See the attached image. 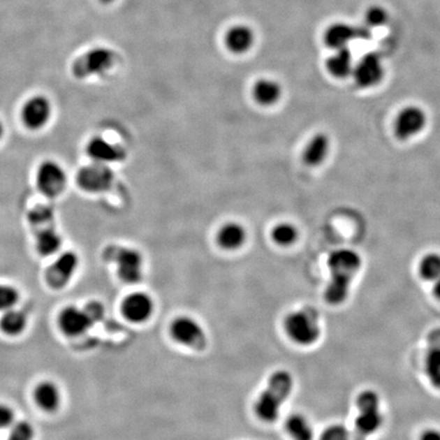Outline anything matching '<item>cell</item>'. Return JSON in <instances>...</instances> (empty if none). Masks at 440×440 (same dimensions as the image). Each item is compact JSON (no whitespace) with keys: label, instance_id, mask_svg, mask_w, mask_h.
Listing matches in <instances>:
<instances>
[{"label":"cell","instance_id":"4316f807","mask_svg":"<svg viewBox=\"0 0 440 440\" xmlns=\"http://www.w3.org/2000/svg\"><path fill=\"white\" fill-rule=\"evenodd\" d=\"M28 222L31 230L55 223L54 209L49 204H38L29 211Z\"/></svg>","mask_w":440,"mask_h":440},{"label":"cell","instance_id":"4fadbf2b","mask_svg":"<svg viewBox=\"0 0 440 440\" xmlns=\"http://www.w3.org/2000/svg\"><path fill=\"white\" fill-rule=\"evenodd\" d=\"M425 124V111L418 106H406L395 119V133L399 140H409L419 134Z\"/></svg>","mask_w":440,"mask_h":440},{"label":"cell","instance_id":"cb8c5ba5","mask_svg":"<svg viewBox=\"0 0 440 440\" xmlns=\"http://www.w3.org/2000/svg\"><path fill=\"white\" fill-rule=\"evenodd\" d=\"M355 39V27L348 24H333L325 34L326 43L335 50L348 47L349 44Z\"/></svg>","mask_w":440,"mask_h":440},{"label":"cell","instance_id":"ba28073f","mask_svg":"<svg viewBox=\"0 0 440 440\" xmlns=\"http://www.w3.org/2000/svg\"><path fill=\"white\" fill-rule=\"evenodd\" d=\"M77 183L80 189L87 193H105L110 190L115 183V173L108 164L92 162L79 170Z\"/></svg>","mask_w":440,"mask_h":440},{"label":"cell","instance_id":"9c48e42d","mask_svg":"<svg viewBox=\"0 0 440 440\" xmlns=\"http://www.w3.org/2000/svg\"><path fill=\"white\" fill-rule=\"evenodd\" d=\"M170 335L183 346L202 351L207 346V335L199 322L192 317L181 316L173 320Z\"/></svg>","mask_w":440,"mask_h":440},{"label":"cell","instance_id":"9a60e30c","mask_svg":"<svg viewBox=\"0 0 440 440\" xmlns=\"http://www.w3.org/2000/svg\"><path fill=\"white\" fill-rule=\"evenodd\" d=\"M87 154L97 163L108 164L121 162L126 157V152L121 145L111 143L102 137H94L86 146Z\"/></svg>","mask_w":440,"mask_h":440},{"label":"cell","instance_id":"1f68e13d","mask_svg":"<svg viewBox=\"0 0 440 440\" xmlns=\"http://www.w3.org/2000/svg\"><path fill=\"white\" fill-rule=\"evenodd\" d=\"M34 428L29 422L20 421L13 424L8 440H33Z\"/></svg>","mask_w":440,"mask_h":440},{"label":"cell","instance_id":"5b68a950","mask_svg":"<svg viewBox=\"0 0 440 440\" xmlns=\"http://www.w3.org/2000/svg\"><path fill=\"white\" fill-rule=\"evenodd\" d=\"M358 414L355 426L361 434H374L383 425L384 416L381 411V401L375 390L361 391L355 399Z\"/></svg>","mask_w":440,"mask_h":440},{"label":"cell","instance_id":"f1b7e54d","mask_svg":"<svg viewBox=\"0 0 440 440\" xmlns=\"http://www.w3.org/2000/svg\"><path fill=\"white\" fill-rule=\"evenodd\" d=\"M419 273L422 279L435 281L440 277V255L430 253L422 258L419 264Z\"/></svg>","mask_w":440,"mask_h":440},{"label":"cell","instance_id":"e0dca14e","mask_svg":"<svg viewBox=\"0 0 440 440\" xmlns=\"http://www.w3.org/2000/svg\"><path fill=\"white\" fill-rule=\"evenodd\" d=\"M32 232L35 237V246L42 256H51L61 248L62 237L55 223L41 226Z\"/></svg>","mask_w":440,"mask_h":440},{"label":"cell","instance_id":"3957f363","mask_svg":"<svg viewBox=\"0 0 440 440\" xmlns=\"http://www.w3.org/2000/svg\"><path fill=\"white\" fill-rule=\"evenodd\" d=\"M284 330L295 344L309 346L321 335V325L317 313L310 308L293 311L284 318Z\"/></svg>","mask_w":440,"mask_h":440},{"label":"cell","instance_id":"f35d334b","mask_svg":"<svg viewBox=\"0 0 440 440\" xmlns=\"http://www.w3.org/2000/svg\"><path fill=\"white\" fill-rule=\"evenodd\" d=\"M4 135V126L3 124H2V122L0 121V140L2 139V137H3Z\"/></svg>","mask_w":440,"mask_h":440},{"label":"cell","instance_id":"484cf974","mask_svg":"<svg viewBox=\"0 0 440 440\" xmlns=\"http://www.w3.org/2000/svg\"><path fill=\"white\" fill-rule=\"evenodd\" d=\"M27 324V317L21 310L10 309L4 311L0 319V328L8 335H17L24 330Z\"/></svg>","mask_w":440,"mask_h":440},{"label":"cell","instance_id":"8d00e7d4","mask_svg":"<svg viewBox=\"0 0 440 440\" xmlns=\"http://www.w3.org/2000/svg\"><path fill=\"white\" fill-rule=\"evenodd\" d=\"M420 440H440V430L435 428H429L422 432Z\"/></svg>","mask_w":440,"mask_h":440},{"label":"cell","instance_id":"d4e9b609","mask_svg":"<svg viewBox=\"0 0 440 440\" xmlns=\"http://www.w3.org/2000/svg\"><path fill=\"white\" fill-rule=\"evenodd\" d=\"M286 430L293 440H314V429L306 416L291 415L286 419Z\"/></svg>","mask_w":440,"mask_h":440},{"label":"cell","instance_id":"44dd1931","mask_svg":"<svg viewBox=\"0 0 440 440\" xmlns=\"http://www.w3.org/2000/svg\"><path fill=\"white\" fill-rule=\"evenodd\" d=\"M281 87L270 79H261L253 88V96L260 105L270 106L277 103L281 97Z\"/></svg>","mask_w":440,"mask_h":440},{"label":"cell","instance_id":"d6986e66","mask_svg":"<svg viewBox=\"0 0 440 440\" xmlns=\"http://www.w3.org/2000/svg\"><path fill=\"white\" fill-rule=\"evenodd\" d=\"M330 138L325 134H316L311 138L303 153L304 162L309 166H317L328 157L330 152Z\"/></svg>","mask_w":440,"mask_h":440},{"label":"cell","instance_id":"74e56055","mask_svg":"<svg viewBox=\"0 0 440 440\" xmlns=\"http://www.w3.org/2000/svg\"><path fill=\"white\" fill-rule=\"evenodd\" d=\"M434 288H433V292H434L435 297L437 299L440 300V277L439 279L434 281Z\"/></svg>","mask_w":440,"mask_h":440},{"label":"cell","instance_id":"277c9868","mask_svg":"<svg viewBox=\"0 0 440 440\" xmlns=\"http://www.w3.org/2000/svg\"><path fill=\"white\" fill-rule=\"evenodd\" d=\"M103 258L115 264L117 275L126 284H138L143 277V257L139 251L121 244H110L103 251Z\"/></svg>","mask_w":440,"mask_h":440},{"label":"cell","instance_id":"d6a6232c","mask_svg":"<svg viewBox=\"0 0 440 440\" xmlns=\"http://www.w3.org/2000/svg\"><path fill=\"white\" fill-rule=\"evenodd\" d=\"M366 24L369 28H379L386 24L388 15L384 8L380 6H372L366 12Z\"/></svg>","mask_w":440,"mask_h":440},{"label":"cell","instance_id":"ac0fdd59","mask_svg":"<svg viewBox=\"0 0 440 440\" xmlns=\"http://www.w3.org/2000/svg\"><path fill=\"white\" fill-rule=\"evenodd\" d=\"M247 230L239 222H226L217 233V241L220 248L235 251L246 243Z\"/></svg>","mask_w":440,"mask_h":440},{"label":"cell","instance_id":"5bb4252c","mask_svg":"<svg viewBox=\"0 0 440 440\" xmlns=\"http://www.w3.org/2000/svg\"><path fill=\"white\" fill-rule=\"evenodd\" d=\"M154 303L148 293L135 292L124 298L122 303V313L133 323H143L152 315Z\"/></svg>","mask_w":440,"mask_h":440},{"label":"cell","instance_id":"7402d4cb","mask_svg":"<svg viewBox=\"0 0 440 440\" xmlns=\"http://www.w3.org/2000/svg\"><path fill=\"white\" fill-rule=\"evenodd\" d=\"M35 399L40 408L53 412L61 404V391L53 382H41L35 390Z\"/></svg>","mask_w":440,"mask_h":440},{"label":"cell","instance_id":"7a4b0ae2","mask_svg":"<svg viewBox=\"0 0 440 440\" xmlns=\"http://www.w3.org/2000/svg\"><path fill=\"white\" fill-rule=\"evenodd\" d=\"M293 375L286 370H277L269 377L267 386L262 390L255 404V412L262 421L272 423L279 419L282 406L292 395Z\"/></svg>","mask_w":440,"mask_h":440},{"label":"cell","instance_id":"ab89813d","mask_svg":"<svg viewBox=\"0 0 440 440\" xmlns=\"http://www.w3.org/2000/svg\"><path fill=\"white\" fill-rule=\"evenodd\" d=\"M104 3H110V2L113 1V0H101Z\"/></svg>","mask_w":440,"mask_h":440},{"label":"cell","instance_id":"30bf717a","mask_svg":"<svg viewBox=\"0 0 440 440\" xmlns=\"http://www.w3.org/2000/svg\"><path fill=\"white\" fill-rule=\"evenodd\" d=\"M79 267V257L73 251L61 253L57 259L49 266L45 279L48 286L54 290H61L72 281Z\"/></svg>","mask_w":440,"mask_h":440},{"label":"cell","instance_id":"7c38bea8","mask_svg":"<svg viewBox=\"0 0 440 440\" xmlns=\"http://www.w3.org/2000/svg\"><path fill=\"white\" fill-rule=\"evenodd\" d=\"M383 73L381 57L377 53L371 52L367 53L355 64L352 75L358 85L362 88H370L381 81Z\"/></svg>","mask_w":440,"mask_h":440},{"label":"cell","instance_id":"603a6c76","mask_svg":"<svg viewBox=\"0 0 440 440\" xmlns=\"http://www.w3.org/2000/svg\"><path fill=\"white\" fill-rule=\"evenodd\" d=\"M354 66L352 52L348 47L335 49V52L328 61V71L337 78H346L352 75Z\"/></svg>","mask_w":440,"mask_h":440},{"label":"cell","instance_id":"836d02e7","mask_svg":"<svg viewBox=\"0 0 440 440\" xmlns=\"http://www.w3.org/2000/svg\"><path fill=\"white\" fill-rule=\"evenodd\" d=\"M319 440H350V432L341 424H332L324 429Z\"/></svg>","mask_w":440,"mask_h":440},{"label":"cell","instance_id":"e575fe53","mask_svg":"<svg viewBox=\"0 0 440 440\" xmlns=\"http://www.w3.org/2000/svg\"><path fill=\"white\" fill-rule=\"evenodd\" d=\"M85 310L94 323L102 320V318L104 317V314H105L104 307L101 303H99V302H90V303L85 307Z\"/></svg>","mask_w":440,"mask_h":440},{"label":"cell","instance_id":"ffe728a7","mask_svg":"<svg viewBox=\"0 0 440 440\" xmlns=\"http://www.w3.org/2000/svg\"><path fill=\"white\" fill-rule=\"evenodd\" d=\"M253 43L254 33L249 27L235 26L226 33V47L235 54L247 52L252 47Z\"/></svg>","mask_w":440,"mask_h":440},{"label":"cell","instance_id":"83f0119b","mask_svg":"<svg viewBox=\"0 0 440 440\" xmlns=\"http://www.w3.org/2000/svg\"><path fill=\"white\" fill-rule=\"evenodd\" d=\"M424 371L431 386L440 390V346L428 351L424 360Z\"/></svg>","mask_w":440,"mask_h":440},{"label":"cell","instance_id":"4dcf8cb0","mask_svg":"<svg viewBox=\"0 0 440 440\" xmlns=\"http://www.w3.org/2000/svg\"><path fill=\"white\" fill-rule=\"evenodd\" d=\"M19 301V292L12 286L0 284V311L10 310Z\"/></svg>","mask_w":440,"mask_h":440},{"label":"cell","instance_id":"d590c367","mask_svg":"<svg viewBox=\"0 0 440 440\" xmlns=\"http://www.w3.org/2000/svg\"><path fill=\"white\" fill-rule=\"evenodd\" d=\"M15 421V414L10 406L0 404V429L8 428Z\"/></svg>","mask_w":440,"mask_h":440},{"label":"cell","instance_id":"6da1fadb","mask_svg":"<svg viewBox=\"0 0 440 440\" xmlns=\"http://www.w3.org/2000/svg\"><path fill=\"white\" fill-rule=\"evenodd\" d=\"M328 264L330 279L324 291V299L330 305H342L348 299L353 279L361 268V256L352 249H339L331 253Z\"/></svg>","mask_w":440,"mask_h":440},{"label":"cell","instance_id":"2e32d148","mask_svg":"<svg viewBox=\"0 0 440 440\" xmlns=\"http://www.w3.org/2000/svg\"><path fill=\"white\" fill-rule=\"evenodd\" d=\"M59 324L61 330L70 337L83 335L89 328L94 325V322L89 316L85 308L66 307L59 314Z\"/></svg>","mask_w":440,"mask_h":440},{"label":"cell","instance_id":"8992f818","mask_svg":"<svg viewBox=\"0 0 440 440\" xmlns=\"http://www.w3.org/2000/svg\"><path fill=\"white\" fill-rule=\"evenodd\" d=\"M117 61V53L111 49L93 48L73 61V75L80 80L87 79L93 75H103L115 66Z\"/></svg>","mask_w":440,"mask_h":440},{"label":"cell","instance_id":"8fae6325","mask_svg":"<svg viewBox=\"0 0 440 440\" xmlns=\"http://www.w3.org/2000/svg\"><path fill=\"white\" fill-rule=\"evenodd\" d=\"M52 105L50 100L43 95L31 97L22 108L21 117L24 126L30 130L43 129L50 121Z\"/></svg>","mask_w":440,"mask_h":440},{"label":"cell","instance_id":"52a82bcc","mask_svg":"<svg viewBox=\"0 0 440 440\" xmlns=\"http://www.w3.org/2000/svg\"><path fill=\"white\" fill-rule=\"evenodd\" d=\"M38 190L50 199L59 197L66 190L68 177L66 170L54 160H45L36 173Z\"/></svg>","mask_w":440,"mask_h":440},{"label":"cell","instance_id":"f546056e","mask_svg":"<svg viewBox=\"0 0 440 440\" xmlns=\"http://www.w3.org/2000/svg\"><path fill=\"white\" fill-rule=\"evenodd\" d=\"M298 235L299 233H298L297 228L288 222H281V223L277 224L271 233V237H272L275 244L282 247L291 246L295 243L297 241Z\"/></svg>","mask_w":440,"mask_h":440}]
</instances>
